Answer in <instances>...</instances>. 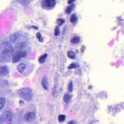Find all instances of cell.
<instances>
[{
    "instance_id": "44dd1931",
    "label": "cell",
    "mask_w": 124,
    "mask_h": 124,
    "mask_svg": "<svg viewBox=\"0 0 124 124\" xmlns=\"http://www.w3.org/2000/svg\"><path fill=\"white\" fill-rule=\"evenodd\" d=\"M65 22V20L62 19H59L57 20V23L59 26H61Z\"/></svg>"
},
{
    "instance_id": "9c48e42d",
    "label": "cell",
    "mask_w": 124,
    "mask_h": 124,
    "mask_svg": "<svg viewBox=\"0 0 124 124\" xmlns=\"http://www.w3.org/2000/svg\"><path fill=\"white\" fill-rule=\"evenodd\" d=\"M41 84L43 85V87L46 90L48 89V82L47 78L46 77H44L42 79Z\"/></svg>"
},
{
    "instance_id": "9a60e30c",
    "label": "cell",
    "mask_w": 124,
    "mask_h": 124,
    "mask_svg": "<svg viewBox=\"0 0 124 124\" xmlns=\"http://www.w3.org/2000/svg\"><path fill=\"white\" fill-rule=\"evenodd\" d=\"M67 56L69 58L72 59H73L75 58V54L74 52L72 51H69L67 54Z\"/></svg>"
},
{
    "instance_id": "ffe728a7",
    "label": "cell",
    "mask_w": 124,
    "mask_h": 124,
    "mask_svg": "<svg viewBox=\"0 0 124 124\" xmlns=\"http://www.w3.org/2000/svg\"><path fill=\"white\" fill-rule=\"evenodd\" d=\"M68 90L70 92H72L73 91V85L72 81H70L68 85Z\"/></svg>"
},
{
    "instance_id": "7402d4cb",
    "label": "cell",
    "mask_w": 124,
    "mask_h": 124,
    "mask_svg": "<svg viewBox=\"0 0 124 124\" xmlns=\"http://www.w3.org/2000/svg\"><path fill=\"white\" fill-rule=\"evenodd\" d=\"M79 65H77L74 63H72L69 65V66L68 67V69H75L79 67Z\"/></svg>"
},
{
    "instance_id": "4dcf8cb0",
    "label": "cell",
    "mask_w": 124,
    "mask_h": 124,
    "mask_svg": "<svg viewBox=\"0 0 124 124\" xmlns=\"http://www.w3.org/2000/svg\"><path fill=\"white\" fill-rule=\"evenodd\" d=\"M32 28H34L35 30H38L39 29L38 27H37V26H32Z\"/></svg>"
},
{
    "instance_id": "603a6c76",
    "label": "cell",
    "mask_w": 124,
    "mask_h": 124,
    "mask_svg": "<svg viewBox=\"0 0 124 124\" xmlns=\"http://www.w3.org/2000/svg\"><path fill=\"white\" fill-rule=\"evenodd\" d=\"M65 120V116L64 115H60L58 117V121L60 122H64Z\"/></svg>"
},
{
    "instance_id": "3957f363",
    "label": "cell",
    "mask_w": 124,
    "mask_h": 124,
    "mask_svg": "<svg viewBox=\"0 0 124 124\" xmlns=\"http://www.w3.org/2000/svg\"><path fill=\"white\" fill-rule=\"evenodd\" d=\"M12 118V114L10 111H5L0 117V124H3L5 122H10Z\"/></svg>"
},
{
    "instance_id": "d6986e66",
    "label": "cell",
    "mask_w": 124,
    "mask_h": 124,
    "mask_svg": "<svg viewBox=\"0 0 124 124\" xmlns=\"http://www.w3.org/2000/svg\"><path fill=\"white\" fill-rule=\"evenodd\" d=\"M80 40V39L79 37L75 36L74 38H72L71 40V43L72 44H76L78 43Z\"/></svg>"
},
{
    "instance_id": "ba28073f",
    "label": "cell",
    "mask_w": 124,
    "mask_h": 124,
    "mask_svg": "<svg viewBox=\"0 0 124 124\" xmlns=\"http://www.w3.org/2000/svg\"><path fill=\"white\" fill-rule=\"evenodd\" d=\"M26 46V44L24 42L19 43L15 46V49L16 51V52L20 51L24 49L25 47Z\"/></svg>"
},
{
    "instance_id": "8fae6325",
    "label": "cell",
    "mask_w": 124,
    "mask_h": 124,
    "mask_svg": "<svg viewBox=\"0 0 124 124\" xmlns=\"http://www.w3.org/2000/svg\"><path fill=\"white\" fill-rule=\"evenodd\" d=\"M71 98V96L70 95L66 93L63 96V100L66 103H69L70 101Z\"/></svg>"
},
{
    "instance_id": "484cf974",
    "label": "cell",
    "mask_w": 124,
    "mask_h": 124,
    "mask_svg": "<svg viewBox=\"0 0 124 124\" xmlns=\"http://www.w3.org/2000/svg\"><path fill=\"white\" fill-rule=\"evenodd\" d=\"M36 36L37 38L38 39V40L40 39L41 38H42L41 37V34L39 32L37 33V34H36Z\"/></svg>"
},
{
    "instance_id": "30bf717a",
    "label": "cell",
    "mask_w": 124,
    "mask_h": 124,
    "mask_svg": "<svg viewBox=\"0 0 124 124\" xmlns=\"http://www.w3.org/2000/svg\"><path fill=\"white\" fill-rule=\"evenodd\" d=\"M17 70L20 73H22L26 69V65L24 63H21L19 64L17 67Z\"/></svg>"
},
{
    "instance_id": "277c9868",
    "label": "cell",
    "mask_w": 124,
    "mask_h": 124,
    "mask_svg": "<svg viewBox=\"0 0 124 124\" xmlns=\"http://www.w3.org/2000/svg\"><path fill=\"white\" fill-rule=\"evenodd\" d=\"M56 3V0H43L41 6L44 8L50 9L54 8Z\"/></svg>"
},
{
    "instance_id": "83f0119b",
    "label": "cell",
    "mask_w": 124,
    "mask_h": 124,
    "mask_svg": "<svg viewBox=\"0 0 124 124\" xmlns=\"http://www.w3.org/2000/svg\"><path fill=\"white\" fill-rule=\"evenodd\" d=\"M19 103L20 105L21 106L23 105L24 104V102L23 101L20 100L19 102Z\"/></svg>"
},
{
    "instance_id": "7a4b0ae2",
    "label": "cell",
    "mask_w": 124,
    "mask_h": 124,
    "mask_svg": "<svg viewBox=\"0 0 124 124\" xmlns=\"http://www.w3.org/2000/svg\"><path fill=\"white\" fill-rule=\"evenodd\" d=\"M17 94L20 98L27 101H30L33 97L32 90L28 87L20 89L17 92Z\"/></svg>"
},
{
    "instance_id": "4fadbf2b",
    "label": "cell",
    "mask_w": 124,
    "mask_h": 124,
    "mask_svg": "<svg viewBox=\"0 0 124 124\" xmlns=\"http://www.w3.org/2000/svg\"><path fill=\"white\" fill-rule=\"evenodd\" d=\"M47 54H45L44 55L41 56L39 59V62L40 63H43L46 61V59L47 56Z\"/></svg>"
},
{
    "instance_id": "6da1fadb",
    "label": "cell",
    "mask_w": 124,
    "mask_h": 124,
    "mask_svg": "<svg viewBox=\"0 0 124 124\" xmlns=\"http://www.w3.org/2000/svg\"><path fill=\"white\" fill-rule=\"evenodd\" d=\"M2 50L0 56V62H9L12 59L14 49L8 42L4 41L2 44Z\"/></svg>"
},
{
    "instance_id": "1f68e13d",
    "label": "cell",
    "mask_w": 124,
    "mask_h": 124,
    "mask_svg": "<svg viewBox=\"0 0 124 124\" xmlns=\"http://www.w3.org/2000/svg\"><path fill=\"white\" fill-rule=\"evenodd\" d=\"M11 124V123H8V124Z\"/></svg>"
},
{
    "instance_id": "2e32d148",
    "label": "cell",
    "mask_w": 124,
    "mask_h": 124,
    "mask_svg": "<svg viewBox=\"0 0 124 124\" xmlns=\"http://www.w3.org/2000/svg\"><path fill=\"white\" fill-rule=\"evenodd\" d=\"M77 20V17L75 14H73L71 15L70 18V22L71 23H74L76 22Z\"/></svg>"
},
{
    "instance_id": "8992f818",
    "label": "cell",
    "mask_w": 124,
    "mask_h": 124,
    "mask_svg": "<svg viewBox=\"0 0 124 124\" xmlns=\"http://www.w3.org/2000/svg\"><path fill=\"white\" fill-rule=\"evenodd\" d=\"M9 73V69L7 66L4 65L0 68V75L4 76L8 75Z\"/></svg>"
},
{
    "instance_id": "4316f807",
    "label": "cell",
    "mask_w": 124,
    "mask_h": 124,
    "mask_svg": "<svg viewBox=\"0 0 124 124\" xmlns=\"http://www.w3.org/2000/svg\"><path fill=\"white\" fill-rule=\"evenodd\" d=\"M68 124H77V122L75 121H71L69 122Z\"/></svg>"
},
{
    "instance_id": "7c38bea8",
    "label": "cell",
    "mask_w": 124,
    "mask_h": 124,
    "mask_svg": "<svg viewBox=\"0 0 124 124\" xmlns=\"http://www.w3.org/2000/svg\"><path fill=\"white\" fill-rule=\"evenodd\" d=\"M16 1L23 6H25L28 5L31 0H16Z\"/></svg>"
},
{
    "instance_id": "f1b7e54d",
    "label": "cell",
    "mask_w": 124,
    "mask_h": 124,
    "mask_svg": "<svg viewBox=\"0 0 124 124\" xmlns=\"http://www.w3.org/2000/svg\"><path fill=\"white\" fill-rule=\"evenodd\" d=\"M85 47L84 46H82L81 48V52H84V51L85 49Z\"/></svg>"
},
{
    "instance_id": "d4e9b609",
    "label": "cell",
    "mask_w": 124,
    "mask_h": 124,
    "mask_svg": "<svg viewBox=\"0 0 124 124\" xmlns=\"http://www.w3.org/2000/svg\"><path fill=\"white\" fill-rule=\"evenodd\" d=\"M20 54L22 57H24L26 56V53L25 52L20 51Z\"/></svg>"
},
{
    "instance_id": "52a82bcc",
    "label": "cell",
    "mask_w": 124,
    "mask_h": 124,
    "mask_svg": "<svg viewBox=\"0 0 124 124\" xmlns=\"http://www.w3.org/2000/svg\"><path fill=\"white\" fill-rule=\"evenodd\" d=\"M21 58L22 57L20 55V51L16 52L13 55L12 59V62L14 63L17 62L20 60Z\"/></svg>"
},
{
    "instance_id": "cb8c5ba5",
    "label": "cell",
    "mask_w": 124,
    "mask_h": 124,
    "mask_svg": "<svg viewBox=\"0 0 124 124\" xmlns=\"http://www.w3.org/2000/svg\"><path fill=\"white\" fill-rule=\"evenodd\" d=\"M60 28L59 26H56L54 30V35L55 36H57L60 34Z\"/></svg>"
},
{
    "instance_id": "5bb4252c",
    "label": "cell",
    "mask_w": 124,
    "mask_h": 124,
    "mask_svg": "<svg viewBox=\"0 0 124 124\" xmlns=\"http://www.w3.org/2000/svg\"><path fill=\"white\" fill-rule=\"evenodd\" d=\"M17 37L15 33L14 34H12L10 36V40L12 43H14L16 42V40L17 38Z\"/></svg>"
},
{
    "instance_id": "e0dca14e",
    "label": "cell",
    "mask_w": 124,
    "mask_h": 124,
    "mask_svg": "<svg viewBox=\"0 0 124 124\" xmlns=\"http://www.w3.org/2000/svg\"><path fill=\"white\" fill-rule=\"evenodd\" d=\"M6 103V100L4 98H0V110L3 108Z\"/></svg>"
},
{
    "instance_id": "ac0fdd59",
    "label": "cell",
    "mask_w": 124,
    "mask_h": 124,
    "mask_svg": "<svg viewBox=\"0 0 124 124\" xmlns=\"http://www.w3.org/2000/svg\"><path fill=\"white\" fill-rule=\"evenodd\" d=\"M74 6V4H72L69 6L67 7L66 9L65 12L67 14H70L71 11H72V9L73 7Z\"/></svg>"
},
{
    "instance_id": "f546056e",
    "label": "cell",
    "mask_w": 124,
    "mask_h": 124,
    "mask_svg": "<svg viewBox=\"0 0 124 124\" xmlns=\"http://www.w3.org/2000/svg\"><path fill=\"white\" fill-rule=\"evenodd\" d=\"M75 0H69L68 1V3L69 4H71L72 3L74 2Z\"/></svg>"
},
{
    "instance_id": "5b68a950",
    "label": "cell",
    "mask_w": 124,
    "mask_h": 124,
    "mask_svg": "<svg viewBox=\"0 0 124 124\" xmlns=\"http://www.w3.org/2000/svg\"><path fill=\"white\" fill-rule=\"evenodd\" d=\"M36 118L35 114L33 112L27 113L24 116V120L27 122H31L33 121Z\"/></svg>"
}]
</instances>
